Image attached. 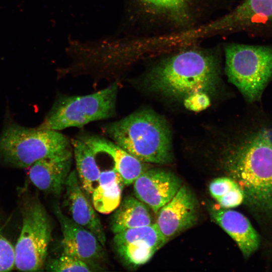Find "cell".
I'll use <instances>...</instances> for the list:
<instances>
[{"mask_svg":"<svg viewBox=\"0 0 272 272\" xmlns=\"http://www.w3.org/2000/svg\"><path fill=\"white\" fill-rule=\"evenodd\" d=\"M64 205L74 222L91 232L104 247L105 233L96 210L83 189L76 170L70 172L64 186Z\"/></svg>","mask_w":272,"mask_h":272,"instance_id":"7c38bea8","label":"cell"},{"mask_svg":"<svg viewBox=\"0 0 272 272\" xmlns=\"http://www.w3.org/2000/svg\"><path fill=\"white\" fill-rule=\"evenodd\" d=\"M44 268L51 271H97L95 267L85 261L62 252L59 256L46 262Z\"/></svg>","mask_w":272,"mask_h":272,"instance_id":"7402d4cb","label":"cell"},{"mask_svg":"<svg viewBox=\"0 0 272 272\" xmlns=\"http://www.w3.org/2000/svg\"><path fill=\"white\" fill-rule=\"evenodd\" d=\"M211 195L223 208H232L241 205L244 194L237 183L232 178L222 177L214 179L210 184Z\"/></svg>","mask_w":272,"mask_h":272,"instance_id":"44dd1931","label":"cell"},{"mask_svg":"<svg viewBox=\"0 0 272 272\" xmlns=\"http://www.w3.org/2000/svg\"><path fill=\"white\" fill-rule=\"evenodd\" d=\"M167 242L156 223L124 230L113 238L120 259L133 267L147 263Z\"/></svg>","mask_w":272,"mask_h":272,"instance_id":"ba28073f","label":"cell"},{"mask_svg":"<svg viewBox=\"0 0 272 272\" xmlns=\"http://www.w3.org/2000/svg\"><path fill=\"white\" fill-rule=\"evenodd\" d=\"M197 210L193 193L182 185L173 197L159 210L155 223L168 241L195 224Z\"/></svg>","mask_w":272,"mask_h":272,"instance_id":"30bf717a","label":"cell"},{"mask_svg":"<svg viewBox=\"0 0 272 272\" xmlns=\"http://www.w3.org/2000/svg\"><path fill=\"white\" fill-rule=\"evenodd\" d=\"M217 59L198 49L180 51L160 60L144 77L148 90L177 99L214 89L219 79Z\"/></svg>","mask_w":272,"mask_h":272,"instance_id":"7a4b0ae2","label":"cell"},{"mask_svg":"<svg viewBox=\"0 0 272 272\" xmlns=\"http://www.w3.org/2000/svg\"><path fill=\"white\" fill-rule=\"evenodd\" d=\"M135 197L155 213L176 194L182 186L172 172L161 169H148L134 181Z\"/></svg>","mask_w":272,"mask_h":272,"instance_id":"8fae6325","label":"cell"},{"mask_svg":"<svg viewBox=\"0 0 272 272\" xmlns=\"http://www.w3.org/2000/svg\"><path fill=\"white\" fill-rule=\"evenodd\" d=\"M143 14L175 26H185L191 20L194 0H132Z\"/></svg>","mask_w":272,"mask_h":272,"instance_id":"e0dca14e","label":"cell"},{"mask_svg":"<svg viewBox=\"0 0 272 272\" xmlns=\"http://www.w3.org/2000/svg\"><path fill=\"white\" fill-rule=\"evenodd\" d=\"M230 174L261 223L272 222V127L260 125L234 148L229 158Z\"/></svg>","mask_w":272,"mask_h":272,"instance_id":"6da1fadb","label":"cell"},{"mask_svg":"<svg viewBox=\"0 0 272 272\" xmlns=\"http://www.w3.org/2000/svg\"><path fill=\"white\" fill-rule=\"evenodd\" d=\"M211 216L236 243L245 258L249 257L259 248L260 237L248 219L234 210L213 208Z\"/></svg>","mask_w":272,"mask_h":272,"instance_id":"9a60e30c","label":"cell"},{"mask_svg":"<svg viewBox=\"0 0 272 272\" xmlns=\"http://www.w3.org/2000/svg\"><path fill=\"white\" fill-rule=\"evenodd\" d=\"M96 154H104L113 160L125 185L133 184L136 179L149 169L148 166L136 158L112 141L95 135L81 137Z\"/></svg>","mask_w":272,"mask_h":272,"instance_id":"2e32d148","label":"cell"},{"mask_svg":"<svg viewBox=\"0 0 272 272\" xmlns=\"http://www.w3.org/2000/svg\"><path fill=\"white\" fill-rule=\"evenodd\" d=\"M76 172L82 187L87 195H91L98 185L100 170L96 161V154L80 138L71 141Z\"/></svg>","mask_w":272,"mask_h":272,"instance_id":"ffe728a7","label":"cell"},{"mask_svg":"<svg viewBox=\"0 0 272 272\" xmlns=\"http://www.w3.org/2000/svg\"><path fill=\"white\" fill-rule=\"evenodd\" d=\"M103 129L112 142L144 163L172 162L169 126L164 118L152 110L136 111L105 125Z\"/></svg>","mask_w":272,"mask_h":272,"instance_id":"3957f363","label":"cell"},{"mask_svg":"<svg viewBox=\"0 0 272 272\" xmlns=\"http://www.w3.org/2000/svg\"><path fill=\"white\" fill-rule=\"evenodd\" d=\"M22 223L15 246V267L21 271L42 270L46 262L52 227L48 215L37 199L23 204Z\"/></svg>","mask_w":272,"mask_h":272,"instance_id":"52a82bcc","label":"cell"},{"mask_svg":"<svg viewBox=\"0 0 272 272\" xmlns=\"http://www.w3.org/2000/svg\"><path fill=\"white\" fill-rule=\"evenodd\" d=\"M72 157L73 150L36 161L28 167L30 181L44 192L59 195L71 172Z\"/></svg>","mask_w":272,"mask_h":272,"instance_id":"4fadbf2b","label":"cell"},{"mask_svg":"<svg viewBox=\"0 0 272 272\" xmlns=\"http://www.w3.org/2000/svg\"><path fill=\"white\" fill-rule=\"evenodd\" d=\"M54 213L62 235V252L85 261L97 271L102 270L99 263L104 260L105 251L97 238L65 215L59 206L55 207Z\"/></svg>","mask_w":272,"mask_h":272,"instance_id":"9c48e42d","label":"cell"},{"mask_svg":"<svg viewBox=\"0 0 272 272\" xmlns=\"http://www.w3.org/2000/svg\"><path fill=\"white\" fill-rule=\"evenodd\" d=\"M224 51L229 82L248 101L259 100L272 77V48L232 43Z\"/></svg>","mask_w":272,"mask_h":272,"instance_id":"5b68a950","label":"cell"},{"mask_svg":"<svg viewBox=\"0 0 272 272\" xmlns=\"http://www.w3.org/2000/svg\"><path fill=\"white\" fill-rule=\"evenodd\" d=\"M71 142L58 131L8 123L0 134V161L17 168L72 150Z\"/></svg>","mask_w":272,"mask_h":272,"instance_id":"277c9868","label":"cell"},{"mask_svg":"<svg viewBox=\"0 0 272 272\" xmlns=\"http://www.w3.org/2000/svg\"><path fill=\"white\" fill-rule=\"evenodd\" d=\"M124 185L122 178L114 167L100 172L98 184L91 194L96 211L103 214L114 212L121 201Z\"/></svg>","mask_w":272,"mask_h":272,"instance_id":"ac0fdd59","label":"cell"},{"mask_svg":"<svg viewBox=\"0 0 272 272\" xmlns=\"http://www.w3.org/2000/svg\"><path fill=\"white\" fill-rule=\"evenodd\" d=\"M210 104V98L205 92L195 93L184 99L185 107L191 111H202L206 109Z\"/></svg>","mask_w":272,"mask_h":272,"instance_id":"cb8c5ba5","label":"cell"},{"mask_svg":"<svg viewBox=\"0 0 272 272\" xmlns=\"http://www.w3.org/2000/svg\"><path fill=\"white\" fill-rule=\"evenodd\" d=\"M148 207L136 197L127 196L114 211L110 223L115 234L125 230L149 225L152 218Z\"/></svg>","mask_w":272,"mask_h":272,"instance_id":"d6986e66","label":"cell"},{"mask_svg":"<svg viewBox=\"0 0 272 272\" xmlns=\"http://www.w3.org/2000/svg\"><path fill=\"white\" fill-rule=\"evenodd\" d=\"M117 92L114 83L94 93L60 97L37 127L59 131L112 117L115 113Z\"/></svg>","mask_w":272,"mask_h":272,"instance_id":"8992f818","label":"cell"},{"mask_svg":"<svg viewBox=\"0 0 272 272\" xmlns=\"http://www.w3.org/2000/svg\"><path fill=\"white\" fill-rule=\"evenodd\" d=\"M272 20V0H244L232 12L200 29L201 34L232 30Z\"/></svg>","mask_w":272,"mask_h":272,"instance_id":"5bb4252c","label":"cell"},{"mask_svg":"<svg viewBox=\"0 0 272 272\" xmlns=\"http://www.w3.org/2000/svg\"><path fill=\"white\" fill-rule=\"evenodd\" d=\"M15 267V246L0 233V271H8Z\"/></svg>","mask_w":272,"mask_h":272,"instance_id":"603a6c76","label":"cell"}]
</instances>
